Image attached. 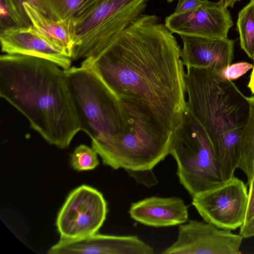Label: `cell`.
Listing matches in <instances>:
<instances>
[{
  "instance_id": "6da1fadb",
  "label": "cell",
  "mask_w": 254,
  "mask_h": 254,
  "mask_svg": "<svg viewBox=\"0 0 254 254\" xmlns=\"http://www.w3.org/2000/svg\"><path fill=\"white\" fill-rule=\"evenodd\" d=\"M181 50L157 16L141 14L80 65L95 72L119 99L145 103L161 125L173 132L187 110Z\"/></svg>"
},
{
  "instance_id": "7a4b0ae2",
  "label": "cell",
  "mask_w": 254,
  "mask_h": 254,
  "mask_svg": "<svg viewBox=\"0 0 254 254\" xmlns=\"http://www.w3.org/2000/svg\"><path fill=\"white\" fill-rule=\"evenodd\" d=\"M0 96L49 144L67 148L80 131L65 70L34 57H0Z\"/></svg>"
},
{
  "instance_id": "3957f363",
  "label": "cell",
  "mask_w": 254,
  "mask_h": 254,
  "mask_svg": "<svg viewBox=\"0 0 254 254\" xmlns=\"http://www.w3.org/2000/svg\"><path fill=\"white\" fill-rule=\"evenodd\" d=\"M185 83L187 108L208 136L227 181L240 161L241 135L249 114L247 97L210 68H186Z\"/></svg>"
},
{
  "instance_id": "277c9868",
  "label": "cell",
  "mask_w": 254,
  "mask_h": 254,
  "mask_svg": "<svg viewBox=\"0 0 254 254\" xmlns=\"http://www.w3.org/2000/svg\"><path fill=\"white\" fill-rule=\"evenodd\" d=\"M65 74L80 129L90 137L92 147L103 161L124 124L121 100L86 67L71 66Z\"/></svg>"
},
{
  "instance_id": "5b68a950",
  "label": "cell",
  "mask_w": 254,
  "mask_h": 254,
  "mask_svg": "<svg viewBox=\"0 0 254 254\" xmlns=\"http://www.w3.org/2000/svg\"><path fill=\"white\" fill-rule=\"evenodd\" d=\"M120 99L124 124L102 162L127 172L153 169L169 154L173 132L161 125L145 103L135 99Z\"/></svg>"
},
{
  "instance_id": "8992f818",
  "label": "cell",
  "mask_w": 254,
  "mask_h": 254,
  "mask_svg": "<svg viewBox=\"0 0 254 254\" xmlns=\"http://www.w3.org/2000/svg\"><path fill=\"white\" fill-rule=\"evenodd\" d=\"M169 154L180 184L192 197L225 182L208 136L187 108L173 131Z\"/></svg>"
},
{
  "instance_id": "52a82bcc",
  "label": "cell",
  "mask_w": 254,
  "mask_h": 254,
  "mask_svg": "<svg viewBox=\"0 0 254 254\" xmlns=\"http://www.w3.org/2000/svg\"><path fill=\"white\" fill-rule=\"evenodd\" d=\"M149 0H89L72 18V60L95 56L141 15Z\"/></svg>"
},
{
  "instance_id": "ba28073f",
  "label": "cell",
  "mask_w": 254,
  "mask_h": 254,
  "mask_svg": "<svg viewBox=\"0 0 254 254\" xmlns=\"http://www.w3.org/2000/svg\"><path fill=\"white\" fill-rule=\"evenodd\" d=\"M103 194L87 185L71 191L59 211L56 225L60 239H81L98 232L107 217Z\"/></svg>"
},
{
  "instance_id": "9c48e42d",
  "label": "cell",
  "mask_w": 254,
  "mask_h": 254,
  "mask_svg": "<svg viewBox=\"0 0 254 254\" xmlns=\"http://www.w3.org/2000/svg\"><path fill=\"white\" fill-rule=\"evenodd\" d=\"M248 199L246 185L234 176L219 186L192 197L191 203L204 221L233 230L244 223Z\"/></svg>"
},
{
  "instance_id": "30bf717a",
  "label": "cell",
  "mask_w": 254,
  "mask_h": 254,
  "mask_svg": "<svg viewBox=\"0 0 254 254\" xmlns=\"http://www.w3.org/2000/svg\"><path fill=\"white\" fill-rule=\"evenodd\" d=\"M243 238L206 222L189 220L179 227L177 240L163 254H238Z\"/></svg>"
},
{
  "instance_id": "8fae6325",
  "label": "cell",
  "mask_w": 254,
  "mask_h": 254,
  "mask_svg": "<svg viewBox=\"0 0 254 254\" xmlns=\"http://www.w3.org/2000/svg\"><path fill=\"white\" fill-rule=\"evenodd\" d=\"M173 33L212 38H227L233 22L227 8L218 3L203 0L194 10L165 18V24Z\"/></svg>"
},
{
  "instance_id": "7c38bea8",
  "label": "cell",
  "mask_w": 254,
  "mask_h": 254,
  "mask_svg": "<svg viewBox=\"0 0 254 254\" xmlns=\"http://www.w3.org/2000/svg\"><path fill=\"white\" fill-rule=\"evenodd\" d=\"M1 52L4 54L34 57L50 61L64 70L72 59L62 49L38 34L31 25L14 26L0 31Z\"/></svg>"
},
{
  "instance_id": "4fadbf2b",
  "label": "cell",
  "mask_w": 254,
  "mask_h": 254,
  "mask_svg": "<svg viewBox=\"0 0 254 254\" xmlns=\"http://www.w3.org/2000/svg\"><path fill=\"white\" fill-rule=\"evenodd\" d=\"M153 249L137 236L103 235L98 233L81 239H60L49 254H152Z\"/></svg>"
},
{
  "instance_id": "5bb4252c",
  "label": "cell",
  "mask_w": 254,
  "mask_h": 254,
  "mask_svg": "<svg viewBox=\"0 0 254 254\" xmlns=\"http://www.w3.org/2000/svg\"><path fill=\"white\" fill-rule=\"evenodd\" d=\"M183 42L181 58L184 66L213 69L220 72L231 64L235 41L228 39L180 35Z\"/></svg>"
},
{
  "instance_id": "9a60e30c",
  "label": "cell",
  "mask_w": 254,
  "mask_h": 254,
  "mask_svg": "<svg viewBox=\"0 0 254 254\" xmlns=\"http://www.w3.org/2000/svg\"><path fill=\"white\" fill-rule=\"evenodd\" d=\"M129 214L143 225L163 227L180 225L188 221V207L180 197L151 196L131 203Z\"/></svg>"
},
{
  "instance_id": "2e32d148",
  "label": "cell",
  "mask_w": 254,
  "mask_h": 254,
  "mask_svg": "<svg viewBox=\"0 0 254 254\" xmlns=\"http://www.w3.org/2000/svg\"><path fill=\"white\" fill-rule=\"evenodd\" d=\"M24 7L35 31L63 50L71 59L75 35L72 18L54 20L26 2H24Z\"/></svg>"
},
{
  "instance_id": "e0dca14e",
  "label": "cell",
  "mask_w": 254,
  "mask_h": 254,
  "mask_svg": "<svg viewBox=\"0 0 254 254\" xmlns=\"http://www.w3.org/2000/svg\"><path fill=\"white\" fill-rule=\"evenodd\" d=\"M247 98L249 104V114L241 135V158L238 168L247 176L248 184L254 175V96Z\"/></svg>"
},
{
  "instance_id": "ac0fdd59",
  "label": "cell",
  "mask_w": 254,
  "mask_h": 254,
  "mask_svg": "<svg viewBox=\"0 0 254 254\" xmlns=\"http://www.w3.org/2000/svg\"><path fill=\"white\" fill-rule=\"evenodd\" d=\"M89 0H38L40 10L57 20L71 19Z\"/></svg>"
},
{
  "instance_id": "d6986e66",
  "label": "cell",
  "mask_w": 254,
  "mask_h": 254,
  "mask_svg": "<svg viewBox=\"0 0 254 254\" xmlns=\"http://www.w3.org/2000/svg\"><path fill=\"white\" fill-rule=\"evenodd\" d=\"M237 25L242 49L254 58V6L251 1L239 12Z\"/></svg>"
},
{
  "instance_id": "ffe728a7",
  "label": "cell",
  "mask_w": 254,
  "mask_h": 254,
  "mask_svg": "<svg viewBox=\"0 0 254 254\" xmlns=\"http://www.w3.org/2000/svg\"><path fill=\"white\" fill-rule=\"evenodd\" d=\"M98 153L91 146L81 144L77 146L70 156L72 168L78 172L92 170L99 164Z\"/></svg>"
},
{
  "instance_id": "44dd1931",
  "label": "cell",
  "mask_w": 254,
  "mask_h": 254,
  "mask_svg": "<svg viewBox=\"0 0 254 254\" xmlns=\"http://www.w3.org/2000/svg\"><path fill=\"white\" fill-rule=\"evenodd\" d=\"M7 7L15 25L20 27L31 25L25 12L24 3L26 2L40 10L38 0H2Z\"/></svg>"
},
{
  "instance_id": "7402d4cb",
  "label": "cell",
  "mask_w": 254,
  "mask_h": 254,
  "mask_svg": "<svg viewBox=\"0 0 254 254\" xmlns=\"http://www.w3.org/2000/svg\"><path fill=\"white\" fill-rule=\"evenodd\" d=\"M253 68L251 64L239 62L231 64L219 73L225 79L232 80L240 77Z\"/></svg>"
},
{
  "instance_id": "603a6c76",
  "label": "cell",
  "mask_w": 254,
  "mask_h": 254,
  "mask_svg": "<svg viewBox=\"0 0 254 254\" xmlns=\"http://www.w3.org/2000/svg\"><path fill=\"white\" fill-rule=\"evenodd\" d=\"M152 170L128 171L127 172L137 183L150 187L158 184V180Z\"/></svg>"
},
{
  "instance_id": "cb8c5ba5",
  "label": "cell",
  "mask_w": 254,
  "mask_h": 254,
  "mask_svg": "<svg viewBox=\"0 0 254 254\" xmlns=\"http://www.w3.org/2000/svg\"><path fill=\"white\" fill-rule=\"evenodd\" d=\"M248 184L249 187L248 205L245 220L243 225L247 224L254 219V175Z\"/></svg>"
},
{
  "instance_id": "d4e9b609",
  "label": "cell",
  "mask_w": 254,
  "mask_h": 254,
  "mask_svg": "<svg viewBox=\"0 0 254 254\" xmlns=\"http://www.w3.org/2000/svg\"><path fill=\"white\" fill-rule=\"evenodd\" d=\"M202 1L203 0H179L174 13L179 14L194 10Z\"/></svg>"
},
{
  "instance_id": "484cf974",
  "label": "cell",
  "mask_w": 254,
  "mask_h": 254,
  "mask_svg": "<svg viewBox=\"0 0 254 254\" xmlns=\"http://www.w3.org/2000/svg\"><path fill=\"white\" fill-rule=\"evenodd\" d=\"M0 31L14 26H16L12 19L7 7L2 0H0Z\"/></svg>"
},
{
  "instance_id": "4316f807",
  "label": "cell",
  "mask_w": 254,
  "mask_h": 254,
  "mask_svg": "<svg viewBox=\"0 0 254 254\" xmlns=\"http://www.w3.org/2000/svg\"><path fill=\"white\" fill-rule=\"evenodd\" d=\"M239 234L243 238H248L254 236V219L240 227Z\"/></svg>"
},
{
  "instance_id": "83f0119b",
  "label": "cell",
  "mask_w": 254,
  "mask_h": 254,
  "mask_svg": "<svg viewBox=\"0 0 254 254\" xmlns=\"http://www.w3.org/2000/svg\"><path fill=\"white\" fill-rule=\"evenodd\" d=\"M240 0H219L218 3L223 8H227L228 7L232 8L236 2Z\"/></svg>"
},
{
  "instance_id": "f1b7e54d",
  "label": "cell",
  "mask_w": 254,
  "mask_h": 254,
  "mask_svg": "<svg viewBox=\"0 0 254 254\" xmlns=\"http://www.w3.org/2000/svg\"><path fill=\"white\" fill-rule=\"evenodd\" d=\"M248 87L250 89L252 93L254 94V64L253 65V68L248 84Z\"/></svg>"
},
{
  "instance_id": "f546056e",
  "label": "cell",
  "mask_w": 254,
  "mask_h": 254,
  "mask_svg": "<svg viewBox=\"0 0 254 254\" xmlns=\"http://www.w3.org/2000/svg\"><path fill=\"white\" fill-rule=\"evenodd\" d=\"M251 1L252 2V3L254 6V0H251Z\"/></svg>"
},
{
  "instance_id": "4dcf8cb0",
  "label": "cell",
  "mask_w": 254,
  "mask_h": 254,
  "mask_svg": "<svg viewBox=\"0 0 254 254\" xmlns=\"http://www.w3.org/2000/svg\"><path fill=\"white\" fill-rule=\"evenodd\" d=\"M168 2H172V1H173L174 0H166Z\"/></svg>"
}]
</instances>
